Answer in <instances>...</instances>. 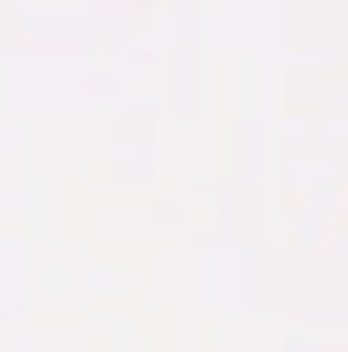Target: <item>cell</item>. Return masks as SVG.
Wrapping results in <instances>:
<instances>
[]
</instances>
